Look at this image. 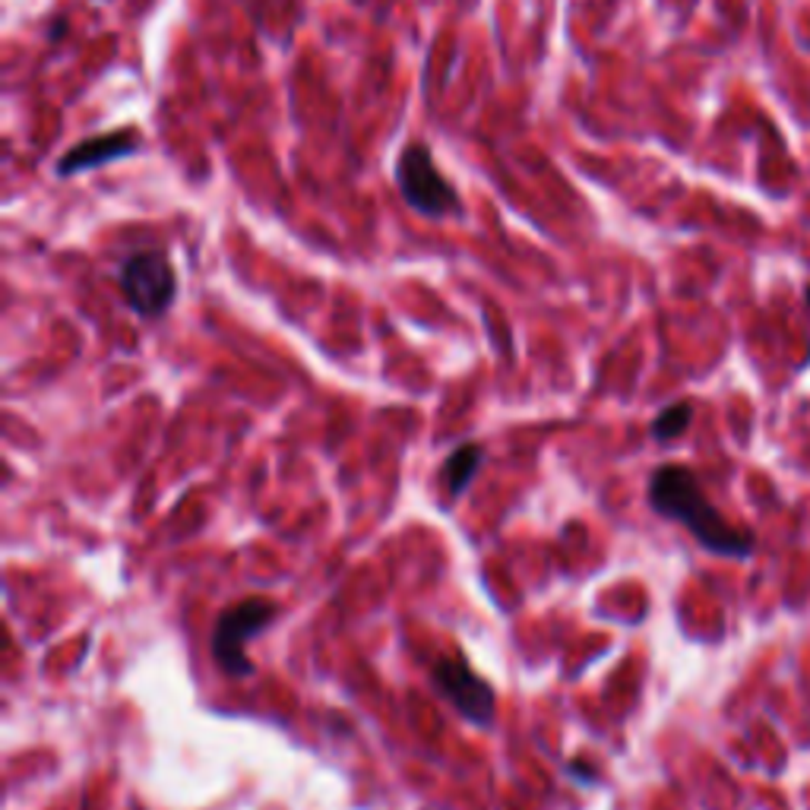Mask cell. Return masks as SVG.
Here are the masks:
<instances>
[{"instance_id": "obj_9", "label": "cell", "mask_w": 810, "mask_h": 810, "mask_svg": "<svg viewBox=\"0 0 810 810\" xmlns=\"http://www.w3.org/2000/svg\"><path fill=\"white\" fill-rule=\"evenodd\" d=\"M808 304H810V286H808Z\"/></svg>"}, {"instance_id": "obj_6", "label": "cell", "mask_w": 810, "mask_h": 810, "mask_svg": "<svg viewBox=\"0 0 810 810\" xmlns=\"http://www.w3.org/2000/svg\"><path fill=\"white\" fill-rule=\"evenodd\" d=\"M140 146V133L133 127H121V130H111V133H102V137H92V140H83L77 143L61 162H58V174L61 178H70V174H80V171H92V168L111 166L118 159H127L133 156Z\"/></svg>"}, {"instance_id": "obj_1", "label": "cell", "mask_w": 810, "mask_h": 810, "mask_svg": "<svg viewBox=\"0 0 810 810\" xmlns=\"http://www.w3.org/2000/svg\"><path fill=\"white\" fill-rule=\"evenodd\" d=\"M649 503L656 513L681 522L693 539L712 554L722 558H750L753 554V532L731 526L712 507L700 488L697 476L687 466H659L649 478Z\"/></svg>"}, {"instance_id": "obj_8", "label": "cell", "mask_w": 810, "mask_h": 810, "mask_svg": "<svg viewBox=\"0 0 810 810\" xmlns=\"http://www.w3.org/2000/svg\"><path fill=\"white\" fill-rule=\"evenodd\" d=\"M690 421H693V406L690 402H674V406L662 409L659 418L652 421V437L666 440V443L668 440H678L690 428Z\"/></svg>"}, {"instance_id": "obj_3", "label": "cell", "mask_w": 810, "mask_h": 810, "mask_svg": "<svg viewBox=\"0 0 810 810\" xmlns=\"http://www.w3.org/2000/svg\"><path fill=\"white\" fill-rule=\"evenodd\" d=\"M118 286L130 311L140 317H162L174 304L178 276L162 250H137L121 263Z\"/></svg>"}, {"instance_id": "obj_4", "label": "cell", "mask_w": 810, "mask_h": 810, "mask_svg": "<svg viewBox=\"0 0 810 810\" xmlns=\"http://www.w3.org/2000/svg\"><path fill=\"white\" fill-rule=\"evenodd\" d=\"M276 618V602L270 599H244V602L231 604L219 614L216 630H212V659L222 668L229 678H248L253 671V662L244 652L253 633L267 630Z\"/></svg>"}, {"instance_id": "obj_7", "label": "cell", "mask_w": 810, "mask_h": 810, "mask_svg": "<svg viewBox=\"0 0 810 810\" xmlns=\"http://www.w3.org/2000/svg\"><path fill=\"white\" fill-rule=\"evenodd\" d=\"M481 447L478 443H466V447H457L447 462H443V469H440V478H443V488H447V494L450 498H459L469 484H472V478L478 476V462H481Z\"/></svg>"}, {"instance_id": "obj_2", "label": "cell", "mask_w": 810, "mask_h": 810, "mask_svg": "<svg viewBox=\"0 0 810 810\" xmlns=\"http://www.w3.org/2000/svg\"><path fill=\"white\" fill-rule=\"evenodd\" d=\"M396 184H399L402 200L428 219H450V216H459V209H462L457 188L437 168L431 146L418 143V140L399 149Z\"/></svg>"}, {"instance_id": "obj_5", "label": "cell", "mask_w": 810, "mask_h": 810, "mask_svg": "<svg viewBox=\"0 0 810 810\" xmlns=\"http://www.w3.org/2000/svg\"><path fill=\"white\" fill-rule=\"evenodd\" d=\"M434 687L440 690V697H447L462 719L476 722V726H488L494 722V687L488 684L484 678H478L472 666L462 659V656H443L437 659L434 671Z\"/></svg>"}]
</instances>
